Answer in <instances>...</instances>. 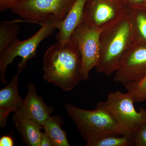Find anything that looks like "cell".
I'll list each match as a JSON object with an SVG mask.
<instances>
[{
  "instance_id": "4fadbf2b",
  "label": "cell",
  "mask_w": 146,
  "mask_h": 146,
  "mask_svg": "<svg viewBox=\"0 0 146 146\" xmlns=\"http://www.w3.org/2000/svg\"><path fill=\"white\" fill-rule=\"evenodd\" d=\"M13 120L25 143L30 146H39L43 126L35 121L14 114Z\"/></svg>"
},
{
  "instance_id": "ba28073f",
  "label": "cell",
  "mask_w": 146,
  "mask_h": 146,
  "mask_svg": "<svg viewBox=\"0 0 146 146\" xmlns=\"http://www.w3.org/2000/svg\"><path fill=\"white\" fill-rule=\"evenodd\" d=\"M101 32L82 23L76 29L71 39L80 54L82 73L83 80L89 77V73L95 68L99 56V38Z\"/></svg>"
},
{
  "instance_id": "6da1fadb",
  "label": "cell",
  "mask_w": 146,
  "mask_h": 146,
  "mask_svg": "<svg viewBox=\"0 0 146 146\" xmlns=\"http://www.w3.org/2000/svg\"><path fill=\"white\" fill-rule=\"evenodd\" d=\"M43 78L63 91L73 90L83 80L81 55L76 45L70 39L65 44L56 42L45 52Z\"/></svg>"
},
{
  "instance_id": "ffe728a7",
  "label": "cell",
  "mask_w": 146,
  "mask_h": 146,
  "mask_svg": "<svg viewBox=\"0 0 146 146\" xmlns=\"http://www.w3.org/2000/svg\"><path fill=\"white\" fill-rule=\"evenodd\" d=\"M25 0H0V11L3 12L8 9L11 10Z\"/></svg>"
},
{
  "instance_id": "3957f363",
  "label": "cell",
  "mask_w": 146,
  "mask_h": 146,
  "mask_svg": "<svg viewBox=\"0 0 146 146\" xmlns=\"http://www.w3.org/2000/svg\"><path fill=\"white\" fill-rule=\"evenodd\" d=\"M65 108L86 144L108 134L125 135L112 114L99 105L93 110H87L67 103Z\"/></svg>"
},
{
  "instance_id": "9a60e30c",
  "label": "cell",
  "mask_w": 146,
  "mask_h": 146,
  "mask_svg": "<svg viewBox=\"0 0 146 146\" xmlns=\"http://www.w3.org/2000/svg\"><path fill=\"white\" fill-rule=\"evenodd\" d=\"M63 120L58 116L50 117L45 122L43 129L52 141L54 146H70L66 132L61 128Z\"/></svg>"
},
{
  "instance_id": "277c9868",
  "label": "cell",
  "mask_w": 146,
  "mask_h": 146,
  "mask_svg": "<svg viewBox=\"0 0 146 146\" xmlns=\"http://www.w3.org/2000/svg\"><path fill=\"white\" fill-rule=\"evenodd\" d=\"M53 20L41 23V27L33 36L24 41L15 37L4 50L0 53V80L2 84L7 82L5 78L7 68L13 63L15 58L20 56L22 60L18 65L17 73L20 74L27 66V61L36 56L40 43L56 29Z\"/></svg>"
},
{
  "instance_id": "603a6c76",
  "label": "cell",
  "mask_w": 146,
  "mask_h": 146,
  "mask_svg": "<svg viewBox=\"0 0 146 146\" xmlns=\"http://www.w3.org/2000/svg\"><path fill=\"white\" fill-rule=\"evenodd\" d=\"M39 146H53L52 141L46 133H42Z\"/></svg>"
},
{
  "instance_id": "7a4b0ae2",
  "label": "cell",
  "mask_w": 146,
  "mask_h": 146,
  "mask_svg": "<svg viewBox=\"0 0 146 146\" xmlns=\"http://www.w3.org/2000/svg\"><path fill=\"white\" fill-rule=\"evenodd\" d=\"M130 11L117 23L101 32L99 56L95 68L97 72L108 76L114 74L125 55L134 44Z\"/></svg>"
},
{
  "instance_id": "5bb4252c",
  "label": "cell",
  "mask_w": 146,
  "mask_h": 146,
  "mask_svg": "<svg viewBox=\"0 0 146 146\" xmlns=\"http://www.w3.org/2000/svg\"><path fill=\"white\" fill-rule=\"evenodd\" d=\"M130 16L134 43L146 46V7L130 9Z\"/></svg>"
},
{
  "instance_id": "52a82bcc",
  "label": "cell",
  "mask_w": 146,
  "mask_h": 146,
  "mask_svg": "<svg viewBox=\"0 0 146 146\" xmlns=\"http://www.w3.org/2000/svg\"><path fill=\"white\" fill-rule=\"evenodd\" d=\"M130 9L122 0H87L82 23L102 32L121 21Z\"/></svg>"
},
{
  "instance_id": "5b68a950",
  "label": "cell",
  "mask_w": 146,
  "mask_h": 146,
  "mask_svg": "<svg viewBox=\"0 0 146 146\" xmlns=\"http://www.w3.org/2000/svg\"><path fill=\"white\" fill-rule=\"evenodd\" d=\"M134 102L129 92L119 91L108 94L105 101L98 104L107 109L112 114L125 135L133 138V135L141 126L146 123V110L141 108L136 110Z\"/></svg>"
},
{
  "instance_id": "30bf717a",
  "label": "cell",
  "mask_w": 146,
  "mask_h": 146,
  "mask_svg": "<svg viewBox=\"0 0 146 146\" xmlns=\"http://www.w3.org/2000/svg\"><path fill=\"white\" fill-rule=\"evenodd\" d=\"M27 92L23 105L15 114L33 120L43 126L51 117L53 108L45 104L42 97L36 93V88L32 82L28 84Z\"/></svg>"
},
{
  "instance_id": "2e32d148",
  "label": "cell",
  "mask_w": 146,
  "mask_h": 146,
  "mask_svg": "<svg viewBox=\"0 0 146 146\" xmlns=\"http://www.w3.org/2000/svg\"><path fill=\"white\" fill-rule=\"evenodd\" d=\"M135 145L134 138L125 135H105L86 144V146H130Z\"/></svg>"
},
{
  "instance_id": "d6986e66",
  "label": "cell",
  "mask_w": 146,
  "mask_h": 146,
  "mask_svg": "<svg viewBox=\"0 0 146 146\" xmlns=\"http://www.w3.org/2000/svg\"><path fill=\"white\" fill-rule=\"evenodd\" d=\"M135 146H146V123L139 127L133 135Z\"/></svg>"
},
{
  "instance_id": "9c48e42d",
  "label": "cell",
  "mask_w": 146,
  "mask_h": 146,
  "mask_svg": "<svg viewBox=\"0 0 146 146\" xmlns=\"http://www.w3.org/2000/svg\"><path fill=\"white\" fill-rule=\"evenodd\" d=\"M114 80L124 85L140 81L146 76V46L134 44L114 73Z\"/></svg>"
},
{
  "instance_id": "7c38bea8",
  "label": "cell",
  "mask_w": 146,
  "mask_h": 146,
  "mask_svg": "<svg viewBox=\"0 0 146 146\" xmlns=\"http://www.w3.org/2000/svg\"><path fill=\"white\" fill-rule=\"evenodd\" d=\"M87 0H76L65 18L55 23L58 30L56 35L58 42L65 44L70 41L73 33L82 23L84 6Z\"/></svg>"
},
{
  "instance_id": "44dd1931",
  "label": "cell",
  "mask_w": 146,
  "mask_h": 146,
  "mask_svg": "<svg viewBox=\"0 0 146 146\" xmlns=\"http://www.w3.org/2000/svg\"><path fill=\"white\" fill-rule=\"evenodd\" d=\"M130 9L146 7V0H122Z\"/></svg>"
},
{
  "instance_id": "8fae6325",
  "label": "cell",
  "mask_w": 146,
  "mask_h": 146,
  "mask_svg": "<svg viewBox=\"0 0 146 146\" xmlns=\"http://www.w3.org/2000/svg\"><path fill=\"white\" fill-rule=\"evenodd\" d=\"M18 75L13 76L8 85L0 90V127H5L11 112H18L24 99L18 92Z\"/></svg>"
},
{
  "instance_id": "8992f818",
  "label": "cell",
  "mask_w": 146,
  "mask_h": 146,
  "mask_svg": "<svg viewBox=\"0 0 146 146\" xmlns=\"http://www.w3.org/2000/svg\"><path fill=\"white\" fill-rule=\"evenodd\" d=\"M76 0H25L11 9L24 19L42 23L49 20L63 21Z\"/></svg>"
},
{
  "instance_id": "e0dca14e",
  "label": "cell",
  "mask_w": 146,
  "mask_h": 146,
  "mask_svg": "<svg viewBox=\"0 0 146 146\" xmlns=\"http://www.w3.org/2000/svg\"><path fill=\"white\" fill-rule=\"evenodd\" d=\"M19 31L18 25L11 22H2L0 24V53L3 52L16 37Z\"/></svg>"
},
{
  "instance_id": "ac0fdd59",
  "label": "cell",
  "mask_w": 146,
  "mask_h": 146,
  "mask_svg": "<svg viewBox=\"0 0 146 146\" xmlns=\"http://www.w3.org/2000/svg\"><path fill=\"white\" fill-rule=\"evenodd\" d=\"M127 92L131 95L134 103H139L146 100V76L140 81L124 85Z\"/></svg>"
},
{
  "instance_id": "7402d4cb",
  "label": "cell",
  "mask_w": 146,
  "mask_h": 146,
  "mask_svg": "<svg viewBox=\"0 0 146 146\" xmlns=\"http://www.w3.org/2000/svg\"><path fill=\"white\" fill-rule=\"evenodd\" d=\"M14 141L11 135H5L0 138V146H14Z\"/></svg>"
}]
</instances>
